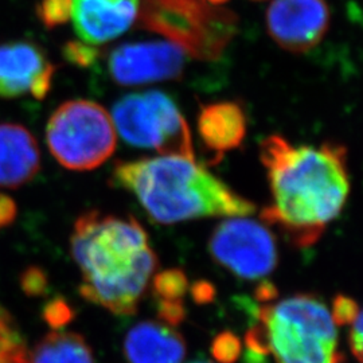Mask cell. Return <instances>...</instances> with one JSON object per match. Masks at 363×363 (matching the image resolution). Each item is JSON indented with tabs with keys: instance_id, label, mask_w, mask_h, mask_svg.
<instances>
[{
	"instance_id": "1",
	"label": "cell",
	"mask_w": 363,
	"mask_h": 363,
	"mask_svg": "<svg viewBox=\"0 0 363 363\" xmlns=\"http://www.w3.org/2000/svg\"><path fill=\"white\" fill-rule=\"evenodd\" d=\"M259 160L271 190V202L259 218L295 247L315 245L350 194L346 147L334 142L294 145L271 135L261 143Z\"/></svg>"
},
{
	"instance_id": "2",
	"label": "cell",
	"mask_w": 363,
	"mask_h": 363,
	"mask_svg": "<svg viewBox=\"0 0 363 363\" xmlns=\"http://www.w3.org/2000/svg\"><path fill=\"white\" fill-rule=\"evenodd\" d=\"M70 245L81 296L117 316L135 315L157 269L143 226L130 216L91 210L74 222Z\"/></svg>"
},
{
	"instance_id": "3",
	"label": "cell",
	"mask_w": 363,
	"mask_h": 363,
	"mask_svg": "<svg viewBox=\"0 0 363 363\" xmlns=\"http://www.w3.org/2000/svg\"><path fill=\"white\" fill-rule=\"evenodd\" d=\"M111 184L135 195L152 220L162 225L208 217H244L256 205L237 194L194 159L179 156L120 160Z\"/></svg>"
},
{
	"instance_id": "4",
	"label": "cell",
	"mask_w": 363,
	"mask_h": 363,
	"mask_svg": "<svg viewBox=\"0 0 363 363\" xmlns=\"http://www.w3.org/2000/svg\"><path fill=\"white\" fill-rule=\"evenodd\" d=\"M245 343L276 363L345 362L337 325L323 300L311 294L262 303Z\"/></svg>"
},
{
	"instance_id": "5",
	"label": "cell",
	"mask_w": 363,
	"mask_h": 363,
	"mask_svg": "<svg viewBox=\"0 0 363 363\" xmlns=\"http://www.w3.org/2000/svg\"><path fill=\"white\" fill-rule=\"evenodd\" d=\"M46 142L62 167L91 171L115 152L116 128L101 105L89 100H70L60 105L49 118Z\"/></svg>"
},
{
	"instance_id": "6",
	"label": "cell",
	"mask_w": 363,
	"mask_h": 363,
	"mask_svg": "<svg viewBox=\"0 0 363 363\" xmlns=\"http://www.w3.org/2000/svg\"><path fill=\"white\" fill-rule=\"evenodd\" d=\"M142 26L157 31L198 58H216L234 33V15L205 0H142Z\"/></svg>"
},
{
	"instance_id": "7",
	"label": "cell",
	"mask_w": 363,
	"mask_h": 363,
	"mask_svg": "<svg viewBox=\"0 0 363 363\" xmlns=\"http://www.w3.org/2000/svg\"><path fill=\"white\" fill-rule=\"evenodd\" d=\"M111 117L127 143L155 150L162 156L194 159L190 128L164 93L150 91L125 96L115 104Z\"/></svg>"
},
{
	"instance_id": "8",
	"label": "cell",
	"mask_w": 363,
	"mask_h": 363,
	"mask_svg": "<svg viewBox=\"0 0 363 363\" xmlns=\"http://www.w3.org/2000/svg\"><path fill=\"white\" fill-rule=\"evenodd\" d=\"M220 265L240 279L259 280L274 271L277 245L268 228L257 220L233 217L220 222L208 241Z\"/></svg>"
},
{
	"instance_id": "9",
	"label": "cell",
	"mask_w": 363,
	"mask_h": 363,
	"mask_svg": "<svg viewBox=\"0 0 363 363\" xmlns=\"http://www.w3.org/2000/svg\"><path fill=\"white\" fill-rule=\"evenodd\" d=\"M186 52L172 42H136L115 49L109 57V73L124 86L145 85L181 77Z\"/></svg>"
},
{
	"instance_id": "10",
	"label": "cell",
	"mask_w": 363,
	"mask_h": 363,
	"mask_svg": "<svg viewBox=\"0 0 363 363\" xmlns=\"http://www.w3.org/2000/svg\"><path fill=\"white\" fill-rule=\"evenodd\" d=\"M328 26L330 9L325 0H273L267 13L269 35L291 52L313 49Z\"/></svg>"
},
{
	"instance_id": "11",
	"label": "cell",
	"mask_w": 363,
	"mask_h": 363,
	"mask_svg": "<svg viewBox=\"0 0 363 363\" xmlns=\"http://www.w3.org/2000/svg\"><path fill=\"white\" fill-rule=\"evenodd\" d=\"M139 7L140 0H73L72 18L81 40L101 45L125 33Z\"/></svg>"
},
{
	"instance_id": "12",
	"label": "cell",
	"mask_w": 363,
	"mask_h": 363,
	"mask_svg": "<svg viewBox=\"0 0 363 363\" xmlns=\"http://www.w3.org/2000/svg\"><path fill=\"white\" fill-rule=\"evenodd\" d=\"M198 133L208 163L217 164L228 152L238 148L247 136V117L244 109L234 101H218L201 106Z\"/></svg>"
},
{
	"instance_id": "13",
	"label": "cell",
	"mask_w": 363,
	"mask_h": 363,
	"mask_svg": "<svg viewBox=\"0 0 363 363\" xmlns=\"http://www.w3.org/2000/svg\"><path fill=\"white\" fill-rule=\"evenodd\" d=\"M40 169L39 147L26 127L0 124V187L19 189L33 181Z\"/></svg>"
},
{
	"instance_id": "14",
	"label": "cell",
	"mask_w": 363,
	"mask_h": 363,
	"mask_svg": "<svg viewBox=\"0 0 363 363\" xmlns=\"http://www.w3.org/2000/svg\"><path fill=\"white\" fill-rule=\"evenodd\" d=\"M130 363H182L186 342L174 327L156 322H142L130 328L124 340Z\"/></svg>"
},
{
	"instance_id": "15",
	"label": "cell",
	"mask_w": 363,
	"mask_h": 363,
	"mask_svg": "<svg viewBox=\"0 0 363 363\" xmlns=\"http://www.w3.org/2000/svg\"><path fill=\"white\" fill-rule=\"evenodd\" d=\"M50 65L38 45L11 42L0 45V99L30 93L35 78Z\"/></svg>"
},
{
	"instance_id": "16",
	"label": "cell",
	"mask_w": 363,
	"mask_h": 363,
	"mask_svg": "<svg viewBox=\"0 0 363 363\" xmlns=\"http://www.w3.org/2000/svg\"><path fill=\"white\" fill-rule=\"evenodd\" d=\"M28 363H94L93 351L77 333L52 331L28 351Z\"/></svg>"
},
{
	"instance_id": "17",
	"label": "cell",
	"mask_w": 363,
	"mask_h": 363,
	"mask_svg": "<svg viewBox=\"0 0 363 363\" xmlns=\"http://www.w3.org/2000/svg\"><path fill=\"white\" fill-rule=\"evenodd\" d=\"M0 363H28V349L11 315L0 307Z\"/></svg>"
},
{
	"instance_id": "18",
	"label": "cell",
	"mask_w": 363,
	"mask_h": 363,
	"mask_svg": "<svg viewBox=\"0 0 363 363\" xmlns=\"http://www.w3.org/2000/svg\"><path fill=\"white\" fill-rule=\"evenodd\" d=\"M189 288L187 276L182 269H166L154 277L152 291L156 300H183Z\"/></svg>"
},
{
	"instance_id": "19",
	"label": "cell",
	"mask_w": 363,
	"mask_h": 363,
	"mask_svg": "<svg viewBox=\"0 0 363 363\" xmlns=\"http://www.w3.org/2000/svg\"><path fill=\"white\" fill-rule=\"evenodd\" d=\"M73 13V0H39L37 16L39 22L52 30L67 23Z\"/></svg>"
},
{
	"instance_id": "20",
	"label": "cell",
	"mask_w": 363,
	"mask_h": 363,
	"mask_svg": "<svg viewBox=\"0 0 363 363\" xmlns=\"http://www.w3.org/2000/svg\"><path fill=\"white\" fill-rule=\"evenodd\" d=\"M211 354L217 362L234 363L241 355V342L232 333H220L213 340Z\"/></svg>"
},
{
	"instance_id": "21",
	"label": "cell",
	"mask_w": 363,
	"mask_h": 363,
	"mask_svg": "<svg viewBox=\"0 0 363 363\" xmlns=\"http://www.w3.org/2000/svg\"><path fill=\"white\" fill-rule=\"evenodd\" d=\"M62 52H64V57L70 64L81 66V67L93 65L99 55V52L94 49V45L86 43L84 40L67 42L62 49Z\"/></svg>"
},
{
	"instance_id": "22",
	"label": "cell",
	"mask_w": 363,
	"mask_h": 363,
	"mask_svg": "<svg viewBox=\"0 0 363 363\" xmlns=\"http://www.w3.org/2000/svg\"><path fill=\"white\" fill-rule=\"evenodd\" d=\"M73 310L64 298H57L43 308V319L54 330H60L73 320Z\"/></svg>"
},
{
	"instance_id": "23",
	"label": "cell",
	"mask_w": 363,
	"mask_h": 363,
	"mask_svg": "<svg viewBox=\"0 0 363 363\" xmlns=\"http://www.w3.org/2000/svg\"><path fill=\"white\" fill-rule=\"evenodd\" d=\"M359 313L361 310L355 300L345 295H337L334 298L331 318L335 325H350Z\"/></svg>"
},
{
	"instance_id": "24",
	"label": "cell",
	"mask_w": 363,
	"mask_h": 363,
	"mask_svg": "<svg viewBox=\"0 0 363 363\" xmlns=\"http://www.w3.org/2000/svg\"><path fill=\"white\" fill-rule=\"evenodd\" d=\"M157 318L160 323L175 327L181 325L186 318L183 300H156Z\"/></svg>"
},
{
	"instance_id": "25",
	"label": "cell",
	"mask_w": 363,
	"mask_h": 363,
	"mask_svg": "<svg viewBox=\"0 0 363 363\" xmlns=\"http://www.w3.org/2000/svg\"><path fill=\"white\" fill-rule=\"evenodd\" d=\"M48 283V274L39 267H30L21 276V286L28 296L43 295Z\"/></svg>"
},
{
	"instance_id": "26",
	"label": "cell",
	"mask_w": 363,
	"mask_h": 363,
	"mask_svg": "<svg viewBox=\"0 0 363 363\" xmlns=\"http://www.w3.org/2000/svg\"><path fill=\"white\" fill-rule=\"evenodd\" d=\"M54 73H55V66L50 64L39 74L38 77L35 78V81L33 82L31 89H30V94L34 99L43 100L49 94V91L52 89Z\"/></svg>"
},
{
	"instance_id": "27",
	"label": "cell",
	"mask_w": 363,
	"mask_h": 363,
	"mask_svg": "<svg viewBox=\"0 0 363 363\" xmlns=\"http://www.w3.org/2000/svg\"><path fill=\"white\" fill-rule=\"evenodd\" d=\"M362 315L359 313L355 320L350 325L349 334V345L354 358L358 362H362Z\"/></svg>"
},
{
	"instance_id": "28",
	"label": "cell",
	"mask_w": 363,
	"mask_h": 363,
	"mask_svg": "<svg viewBox=\"0 0 363 363\" xmlns=\"http://www.w3.org/2000/svg\"><path fill=\"white\" fill-rule=\"evenodd\" d=\"M18 216L16 203L10 195L0 193V230L13 225Z\"/></svg>"
},
{
	"instance_id": "29",
	"label": "cell",
	"mask_w": 363,
	"mask_h": 363,
	"mask_svg": "<svg viewBox=\"0 0 363 363\" xmlns=\"http://www.w3.org/2000/svg\"><path fill=\"white\" fill-rule=\"evenodd\" d=\"M193 295L196 303H208L214 298V288L208 283L199 281L193 286Z\"/></svg>"
},
{
	"instance_id": "30",
	"label": "cell",
	"mask_w": 363,
	"mask_h": 363,
	"mask_svg": "<svg viewBox=\"0 0 363 363\" xmlns=\"http://www.w3.org/2000/svg\"><path fill=\"white\" fill-rule=\"evenodd\" d=\"M256 298H257L261 304L262 303H268V301H273V300H276V298H277V289L271 283L264 281L256 289Z\"/></svg>"
},
{
	"instance_id": "31",
	"label": "cell",
	"mask_w": 363,
	"mask_h": 363,
	"mask_svg": "<svg viewBox=\"0 0 363 363\" xmlns=\"http://www.w3.org/2000/svg\"><path fill=\"white\" fill-rule=\"evenodd\" d=\"M208 3L210 4H213V6H220V4H223V3H226L228 0H206Z\"/></svg>"
},
{
	"instance_id": "32",
	"label": "cell",
	"mask_w": 363,
	"mask_h": 363,
	"mask_svg": "<svg viewBox=\"0 0 363 363\" xmlns=\"http://www.w3.org/2000/svg\"><path fill=\"white\" fill-rule=\"evenodd\" d=\"M191 363H210V362H208V361H194V362H191Z\"/></svg>"
},
{
	"instance_id": "33",
	"label": "cell",
	"mask_w": 363,
	"mask_h": 363,
	"mask_svg": "<svg viewBox=\"0 0 363 363\" xmlns=\"http://www.w3.org/2000/svg\"><path fill=\"white\" fill-rule=\"evenodd\" d=\"M257 1H259V0H257Z\"/></svg>"
}]
</instances>
